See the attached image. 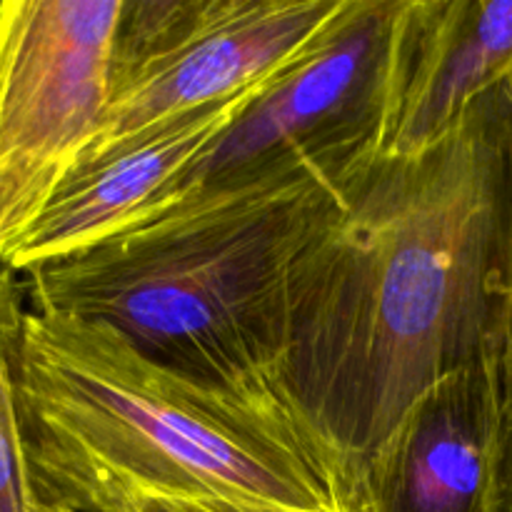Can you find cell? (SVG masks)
I'll list each match as a JSON object with an SVG mask.
<instances>
[{
  "label": "cell",
  "mask_w": 512,
  "mask_h": 512,
  "mask_svg": "<svg viewBox=\"0 0 512 512\" xmlns=\"http://www.w3.org/2000/svg\"><path fill=\"white\" fill-rule=\"evenodd\" d=\"M503 408H505V453H503V495L505 512H512V323L503 345Z\"/></svg>",
  "instance_id": "obj_12"
},
{
  "label": "cell",
  "mask_w": 512,
  "mask_h": 512,
  "mask_svg": "<svg viewBox=\"0 0 512 512\" xmlns=\"http://www.w3.org/2000/svg\"><path fill=\"white\" fill-rule=\"evenodd\" d=\"M123 3H0V260L103 125Z\"/></svg>",
  "instance_id": "obj_5"
},
{
  "label": "cell",
  "mask_w": 512,
  "mask_h": 512,
  "mask_svg": "<svg viewBox=\"0 0 512 512\" xmlns=\"http://www.w3.org/2000/svg\"><path fill=\"white\" fill-rule=\"evenodd\" d=\"M275 75L233 98L205 105L80 160L0 263L10 273L25 275L105 243L173 205L185 173L250 108Z\"/></svg>",
  "instance_id": "obj_8"
},
{
  "label": "cell",
  "mask_w": 512,
  "mask_h": 512,
  "mask_svg": "<svg viewBox=\"0 0 512 512\" xmlns=\"http://www.w3.org/2000/svg\"><path fill=\"white\" fill-rule=\"evenodd\" d=\"M403 10L405 0H345L340 13L200 155L180 180L173 203L290 150L380 153Z\"/></svg>",
  "instance_id": "obj_6"
},
{
  "label": "cell",
  "mask_w": 512,
  "mask_h": 512,
  "mask_svg": "<svg viewBox=\"0 0 512 512\" xmlns=\"http://www.w3.org/2000/svg\"><path fill=\"white\" fill-rule=\"evenodd\" d=\"M512 78V0H405L378 155L435 148Z\"/></svg>",
  "instance_id": "obj_9"
},
{
  "label": "cell",
  "mask_w": 512,
  "mask_h": 512,
  "mask_svg": "<svg viewBox=\"0 0 512 512\" xmlns=\"http://www.w3.org/2000/svg\"><path fill=\"white\" fill-rule=\"evenodd\" d=\"M343 3L125 0L113 43L110 103L80 160L270 78Z\"/></svg>",
  "instance_id": "obj_4"
},
{
  "label": "cell",
  "mask_w": 512,
  "mask_h": 512,
  "mask_svg": "<svg viewBox=\"0 0 512 512\" xmlns=\"http://www.w3.org/2000/svg\"><path fill=\"white\" fill-rule=\"evenodd\" d=\"M35 512H78V510L65 508V505H58V503H45V500L35 498Z\"/></svg>",
  "instance_id": "obj_14"
},
{
  "label": "cell",
  "mask_w": 512,
  "mask_h": 512,
  "mask_svg": "<svg viewBox=\"0 0 512 512\" xmlns=\"http://www.w3.org/2000/svg\"><path fill=\"white\" fill-rule=\"evenodd\" d=\"M510 323L478 358L410 405L370 468V512H505L503 345Z\"/></svg>",
  "instance_id": "obj_7"
},
{
  "label": "cell",
  "mask_w": 512,
  "mask_h": 512,
  "mask_svg": "<svg viewBox=\"0 0 512 512\" xmlns=\"http://www.w3.org/2000/svg\"><path fill=\"white\" fill-rule=\"evenodd\" d=\"M505 113H508V158H510V180H512V78L503 85ZM508 300L512 310V210H510V235H508Z\"/></svg>",
  "instance_id": "obj_13"
},
{
  "label": "cell",
  "mask_w": 512,
  "mask_h": 512,
  "mask_svg": "<svg viewBox=\"0 0 512 512\" xmlns=\"http://www.w3.org/2000/svg\"><path fill=\"white\" fill-rule=\"evenodd\" d=\"M378 153L290 150L25 273L30 308L105 323L153 358L270 395L295 268Z\"/></svg>",
  "instance_id": "obj_3"
},
{
  "label": "cell",
  "mask_w": 512,
  "mask_h": 512,
  "mask_svg": "<svg viewBox=\"0 0 512 512\" xmlns=\"http://www.w3.org/2000/svg\"><path fill=\"white\" fill-rule=\"evenodd\" d=\"M110 512H298L268 505L225 503V500H178V498H130ZM348 512V510H333Z\"/></svg>",
  "instance_id": "obj_11"
},
{
  "label": "cell",
  "mask_w": 512,
  "mask_h": 512,
  "mask_svg": "<svg viewBox=\"0 0 512 512\" xmlns=\"http://www.w3.org/2000/svg\"><path fill=\"white\" fill-rule=\"evenodd\" d=\"M503 88L420 155H370L295 268L273 393L353 512L410 405L512 320Z\"/></svg>",
  "instance_id": "obj_1"
},
{
  "label": "cell",
  "mask_w": 512,
  "mask_h": 512,
  "mask_svg": "<svg viewBox=\"0 0 512 512\" xmlns=\"http://www.w3.org/2000/svg\"><path fill=\"white\" fill-rule=\"evenodd\" d=\"M15 390L38 500L130 498L350 510L328 455L278 398L193 378L105 323L23 308Z\"/></svg>",
  "instance_id": "obj_2"
},
{
  "label": "cell",
  "mask_w": 512,
  "mask_h": 512,
  "mask_svg": "<svg viewBox=\"0 0 512 512\" xmlns=\"http://www.w3.org/2000/svg\"><path fill=\"white\" fill-rule=\"evenodd\" d=\"M20 300L15 273L0 263V512H35L15 390V330L23 313Z\"/></svg>",
  "instance_id": "obj_10"
}]
</instances>
